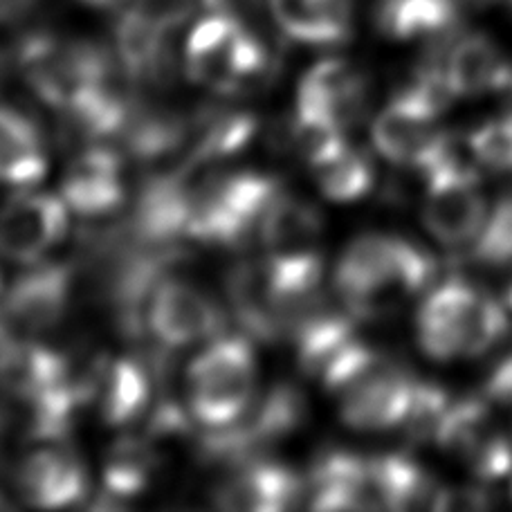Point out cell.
Wrapping results in <instances>:
<instances>
[{
    "label": "cell",
    "instance_id": "7402d4cb",
    "mask_svg": "<svg viewBox=\"0 0 512 512\" xmlns=\"http://www.w3.org/2000/svg\"><path fill=\"white\" fill-rule=\"evenodd\" d=\"M153 380L146 364L120 358L97 364L95 400L106 425L135 423L151 405Z\"/></svg>",
    "mask_w": 512,
    "mask_h": 512
},
{
    "label": "cell",
    "instance_id": "83f0119b",
    "mask_svg": "<svg viewBox=\"0 0 512 512\" xmlns=\"http://www.w3.org/2000/svg\"><path fill=\"white\" fill-rule=\"evenodd\" d=\"M256 133V120L250 113L214 111L203 115L194 131V162H214L241 153Z\"/></svg>",
    "mask_w": 512,
    "mask_h": 512
},
{
    "label": "cell",
    "instance_id": "30bf717a",
    "mask_svg": "<svg viewBox=\"0 0 512 512\" xmlns=\"http://www.w3.org/2000/svg\"><path fill=\"white\" fill-rule=\"evenodd\" d=\"M414 391L416 380L382 358L337 393L342 420L360 432H382L405 425Z\"/></svg>",
    "mask_w": 512,
    "mask_h": 512
},
{
    "label": "cell",
    "instance_id": "277c9868",
    "mask_svg": "<svg viewBox=\"0 0 512 512\" xmlns=\"http://www.w3.org/2000/svg\"><path fill=\"white\" fill-rule=\"evenodd\" d=\"M189 409L198 423L225 427L256 398V360L248 337H218L191 362L187 373Z\"/></svg>",
    "mask_w": 512,
    "mask_h": 512
},
{
    "label": "cell",
    "instance_id": "7a4b0ae2",
    "mask_svg": "<svg viewBox=\"0 0 512 512\" xmlns=\"http://www.w3.org/2000/svg\"><path fill=\"white\" fill-rule=\"evenodd\" d=\"M279 182L254 171L200 173L187 223V239L209 245H239L259 232Z\"/></svg>",
    "mask_w": 512,
    "mask_h": 512
},
{
    "label": "cell",
    "instance_id": "e0dca14e",
    "mask_svg": "<svg viewBox=\"0 0 512 512\" xmlns=\"http://www.w3.org/2000/svg\"><path fill=\"white\" fill-rule=\"evenodd\" d=\"M63 200L81 216H104L124 203L120 155L90 149L70 164L63 178Z\"/></svg>",
    "mask_w": 512,
    "mask_h": 512
},
{
    "label": "cell",
    "instance_id": "4dcf8cb0",
    "mask_svg": "<svg viewBox=\"0 0 512 512\" xmlns=\"http://www.w3.org/2000/svg\"><path fill=\"white\" fill-rule=\"evenodd\" d=\"M472 259L492 268L512 265V196L492 209L479 239L472 243Z\"/></svg>",
    "mask_w": 512,
    "mask_h": 512
},
{
    "label": "cell",
    "instance_id": "f1b7e54d",
    "mask_svg": "<svg viewBox=\"0 0 512 512\" xmlns=\"http://www.w3.org/2000/svg\"><path fill=\"white\" fill-rule=\"evenodd\" d=\"M313 171L322 194L335 203H351V200L362 198L376 178L369 155L349 149V146L335 158L317 164Z\"/></svg>",
    "mask_w": 512,
    "mask_h": 512
},
{
    "label": "cell",
    "instance_id": "44dd1931",
    "mask_svg": "<svg viewBox=\"0 0 512 512\" xmlns=\"http://www.w3.org/2000/svg\"><path fill=\"white\" fill-rule=\"evenodd\" d=\"M445 70L456 97L497 93L512 84L508 61L483 34H465L456 39L445 52Z\"/></svg>",
    "mask_w": 512,
    "mask_h": 512
},
{
    "label": "cell",
    "instance_id": "8fae6325",
    "mask_svg": "<svg viewBox=\"0 0 512 512\" xmlns=\"http://www.w3.org/2000/svg\"><path fill=\"white\" fill-rule=\"evenodd\" d=\"M72 270L66 263H39L16 279L5 295V322L27 333L48 331L66 313Z\"/></svg>",
    "mask_w": 512,
    "mask_h": 512
},
{
    "label": "cell",
    "instance_id": "74e56055",
    "mask_svg": "<svg viewBox=\"0 0 512 512\" xmlns=\"http://www.w3.org/2000/svg\"><path fill=\"white\" fill-rule=\"evenodd\" d=\"M84 3L93 5V7H102V9H108V7H115V5H122L124 0H84Z\"/></svg>",
    "mask_w": 512,
    "mask_h": 512
},
{
    "label": "cell",
    "instance_id": "7c38bea8",
    "mask_svg": "<svg viewBox=\"0 0 512 512\" xmlns=\"http://www.w3.org/2000/svg\"><path fill=\"white\" fill-rule=\"evenodd\" d=\"M481 297L472 283L450 279L429 295L418 313V342L434 360L463 358L465 333Z\"/></svg>",
    "mask_w": 512,
    "mask_h": 512
},
{
    "label": "cell",
    "instance_id": "603a6c76",
    "mask_svg": "<svg viewBox=\"0 0 512 512\" xmlns=\"http://www.w3.org/2000/svg\"><path fill=\"white\" fill-rule=\"evenodd\" d=\"M274 23L304 45H335L349 39L353 0H270Z\"/></svg>",
    "mask_w": 512,
    "mask_h": 512
},
{
    "label": "cell",
    "instance_id": "1f68e13d",
    "mask_svg": "<svg viewBox=\"0 0 512 512\" xmlns=\"http://www.w3.org/2000/svg\"><path fill=\"white\" fill-rule=\"evenodd\" d=\"M506 333V308L501 306L497 299H492L481 292L477 306H474V313L470 317L468 333H465L463 358H479V355H486L492 346L504 340Z\"/></svg>",
    "mask_w": 512,
    "mask_h": 512
},
{
    "label": "cell",
    "instance_id": "ab89813d",
    "mask_svg": "<svg viewBox=\"0 0 512 512\" xmlns=\"http://www.w3.org/2000/svg\"><path fill=\"white\" fill-rule=\"evenodd\" d=\"M0 292H3V274H0Z\"/></svg>",
    "mask_w": 512,
    "mask_h": 512
},
{
    "label": "cell",
    "instance_id": "ba28073f",
    "mask_svg": "<svg viewBox=\"0 0 512 512\" xmlns=\"http://www.w3.org/2000/svg\"><path fill=\"white\" fill-rule=\"evenodd\" d=\"M144 319L149 331L171 349L212 340L223 328V313L212 297L171 277H164L153 288Z\"/></svg>",
    "mask_w": 512,
    "mask_h": 512
},
{
    "label": "cell",
    "instance_id": "8992f818",
    "mask_svg": "<svg viewBox=\"0 0 512 512\" xmlns=\"http://www.w3.org/2000/svg\"><path fill=\"white\" fill-rule=\"evenodd\" d=\"M432 441L479 479H501L512 470V445L486 402L463 400L447 407Z\"/></svg>",
    "mask_w": 512,
    "mask_h": 512
},
{
    "label": "cell",
    "instance_id": "d6a6232c",
    "mask_svg": "<svg viewBox=\"0 0 512 512\" xmlns=\"http://www.w3.org/2000/svg\"><path fill=\"white\" fill-rule=\"evenodd\" d=\"M470 149L486 167L512 171V115L479 126L470 135Z\"/></svg>",
    "mask_w": 512,
    "mask_h": 512
},
{
    "label": "cell",
    "instance_id": "f35d334b",
    "mask_svg": "<svg viewBox=\"0 0 512 512\" xmlns=\"http://www.w3.org/2000/svg\"><path fill=\"white\" fill-rule=\"evenodd\" d=\"M508 306L512 308V283H510V288H508Z\"/></svg>",
    "mask_w": 512,
    "mask_h": 512
},
{
    "label": "cell",
    "instance_id": "d590c367",
    "mask_svg": "<svg viewBox=\"0 0 512 512\" xmlns=\"http://www.w3.org/2000/svg\"><path fill=\"white\" fill-rule=\"evenodd\" d=\"M36 0H0V21H12V18L27 12Z\"/></svg>",
    "mask_w": 512,
    "mask_h": 512
},
{
    "label": "cell",
    "instance_id": "3957f363",
    "mask_svg": "<svg viewBox=\"0 0 512 512\" xmlns=\"http://www.w3.org/2000/svg\"><path fill=\"white\" fill-rule=\"evenodd\" d=\"M268 63V50L227 9L209 12L187 39V75L216 93L234 95L254 88L265 77Z\"/></svg>",
    "mask_w": 512,
    "mask_h": 512
},
{
    "label": "cell",
    "instance_id": "ac0fdd59",
    "mask_svg": "<svg viewBox=\"0 0 512 512\" xmlns=\"http://www.w3.org/2000/svg\"><path fill=\"white\" fill-rule=\"evenodd\" d=\"M227 295L232 313L245 333L263 342L286 335V319L274 295L265 261H243L236 265L227 277Z\"/></svg>",
    "mask_w": 512,
    "mask_h": 512
},
{
    "label": "cell",
    "instance_id": "f546056e",
    "mask_svg": "<svg viewBox=\"0 0 512 512\" xmlns=\"http://www.w3.org/2000/svg\"><path fill=\"white\" fill-rule=\"evenodd\" d=\"M292 144L310 167H317L346 149L344 126L324 113L297 108L292 120Z\"/></svg>",
    "mask_w": 512,
    "mask_h": 512
},
{
    "label": "cell",
    "instance_id": "8d00e7d4",
    "mask_svg": "<svg viewBox=\"0 0 512 512\" xmlns=\"http://www.w3.org/2000/svg\"><path fill=\"white\" fill-rule=\"evenodd\" d=\"M16 340L12 337V333H9V324L7 322H0V364H3L5 355L9 353V349H12V344Z\"/></svg>",
    "mask_w": 512,
    "mask_h": 512
},
{
    "label": "cell",
    "instance_id": "484cf974",
    "mask_svg": "<svg viewBox=\"0 0 512 512\" xmlns=\"http://www.w3.org/2000/svg\"><path fill=\"white\" fill-rule=\"evenodd\" d=\"M158 472V454L146 438L128 436L117 441L104 461L106 497L131 499L151 486Z\"/></svg>",
    "mask_w": 512,
    "mask_h": 512
},
{
    "label": "cell",
    "instance_id": "4fadbf2b",
    "mask_svg": "<svg viewBox=\"0 0 512 512\" xmlns=\"http://www.w3.org/2000/svg\"><path fill=\"white\" fill-rule=\"evenodd\" d=\"M301 495L295 472L279 463L252 459L234 465V472L216 490L218 506L239 512L286 510Z\"/></svg>",
    "mask_w": 512,
    "mask_h": 512
},
{
    "label": "cell",
    "instance_id": "e575fe53",
    "mask_svg": "<svg viewBox=\"0 0 512 512\" xmlns=\"http://www.w3.org/2000/svg\"><path fill=\"white\" fill-rule=\"evenodd\" d=\"M488 396L495 402H512V358L501 362L490 376Z\"/></svg>",
    "mask_w": 512,
    "mask_h": 512
},
{
    "label": "cell",
    "instance_id": "ffe728a7",
    "mask_svg": "<svg viewBox=\"0 0 512 512\" xmlns=\"http://www.w3.org/2000/svg\"><path fill=\"white\" fill-rule=\"evenodd\" d=\"M169 27L153 21L140 7H128L115 27V50L126 75L135 81L167 79L171 66Z\"/></svg>",
    "mask_w": 512,
    "mask_h": 512
},
{
    "label": "cell",
    "instance_id": "6da1fadb",
    "mask_svg": "<svg viewBox=\"0 0 512 512\" xmlns=\"http://www.w3.org/2000/svg\"><path fill=\"white\" fill-rule=\"evenodd\" d=\"M434 259L418 245L387 234L355 239L335 270L342 304L355 317H373L434 279Z\"/></svg>",
    "mask_w": 512,
    "mask_h": 512
},
{
    "label": "cell",
    "instance_id": "d6986e66",
    "mask_svg": "<svg viewBox=\"0 0 512 512\" xmlns=\"http://www.w3.org/2000/svg\"><path fill=\"white\" fill-rule=\"evenodd\" d=\"M310 506L317 510L378 508L371 481V459L349 452H331L310 474Z\"/></svg>",
    "mask_w": 512,
    "mask_h": 512
},
{
    "label": "cell",
    "instance_id": "52a82bcc",
    "mask_svg": "<svg viewBox=\"0 0 512 512\" xmlns=\"http://www.w3.org/2000/svg\"><path fill=\"white\" fill-rule=\"evenodd\" d=\"M488 216V203L472 169L456 160L429 173L423 221L438 243L450 248L474 243Z\"/></svg>",
    "mask_w": 512,
    "mask_h": 512
},
{
    "label": "cell",
    "instance_id": "d4e9b609",
    "mask_svg": "<svg viewBox=\"0 0 512 512\" xmlns=\"http://www.w3.org/2000/svg\"><path fill=\"white\" fill-rule=\"evenodd\" d=\"M376 21L398 41L436 36L456 23L454 0H380Z\"/></svg>",
    "mask_w": 512,
    "mask_h": 512
},
{
    "label": "cell",
    "instance_id": "4316f807",
    "mask_svg": "<svg viewBox=\"0 0 512 512\" xmlns=\"http://www.w3.org/2000/svg\"><path fill=\"white\" fill-rule=\"evenodd\" d=\"M122 135L135 158L151 162L176 153L187 142L189 128L182 117L167 111H135L133 108Z\"/></svg>",
    "mask_w": 512,
    "mask_h": 512
},
{
    "label": "cell",
    "instance_id": "9c48e42d",
    "mask_svg": "<svg viewBox=\"0 0 512 512\" xmlns=\"http://www.w3.org/2000/svg\"><path fill=\"white\" fill-rule=\"evenodd\" d=\"M68 230L66 200L41 191L16 194L0 207V256L39 263Z\"/></svg>",
    "mask_w": 512,
    "mask_h": 512
},
{
    "label": "cell",
    "instance_id": "9a60e30c",
    "mask_svg": "<svg viewBox=\"0 0 512 512\" xmlns=\"http://www.w3.org/2000/svg\"><path fill=\"white\" fill-rule=\"evenodd\" d=\"M23 497L39 508H66L86 495V470L75 454L63 447L32 452L18 472Z\"/></svg>",
    "mask_w": 512,
    "mask_h": 512
},
{
    "label": "cell",
    "instance_id": "cb8c5ba5",
    "mask_svg": "<svg viewBox=\"0 0 512 512\" xmlns=\"http://www.w3.org/2000/svg\"><path fill=\"white\" fill-rule=\"evenodd\" d=\"M48 164L39 131L21 113L0 108V182L16 187L36 185Z\"/></svg>",
    "mask_w": 512,
    "mask_h": 512
},
{
    "label": "cell",
    "instance_id": "5b68a950",
    "mask_svg": "<svg viewBox=\"0 0 512 512\" xmlns=\"http://www.w3.org/2000/svg\"><path fill=\"white\" fill-rule=\"evenodd\" d=\"M306 414V400L292 384H277L230 425L209 432L200 447L203 456L214 463L239 465L259 459V454L283 441L301 425Z\"/></svg>",
    "mask_w": 512,
    "mask_h": 512
},
{
    "label": "cell",
    "instance_id": "836d02e7",
    "mask_svg": "<svg viewBox=\"0 0 512 512\" xmlns=\"http://www.w3.org/2000/svg\"><path fill=\"white\" fill-rule=\"evenodd\" d=\"M447 407H450V400L441 389L434 387V384L416 382L414 400H411L409 414L405 418L409 436L416 438V441L434 438L436 427L441 423Z\"/></svg>",
    "mask_w": 512,
    "mask_h": 512
},
{
    "label": "cell",
    "instance_id": "5bb4252c",
    "mask_svg": "<svg viewBox=\"0 0 512 512\" xmlns=\"http://www.w3.org/2000/svg\"><path fill=\"white\" fill-rule=\"evenodd\" d=\"M434 120L436 115L420 102L414 90L405 88L373 122V144L387 160L418 167L420 158L438 135Z\"/></svg>",
    "mask_w": 512,
    "mask_h": 512
},
{
    "label": "cell",
    "instance_id": "2e32d148",
    "mask_svg": "<svg viewBox=\"0 0 512 512\" xmlns=\"http://www.w3.org/2000/svg\"><path fill=\"white\" fill-rule=\"evenodd\" d=\"M367 102V79L342 59L315 63L299 84L297 108L324 113L346 126L360 117Z\"/></svg>",
    "mask_w": 512,
    "mask_h": 512
}]
</instances>
